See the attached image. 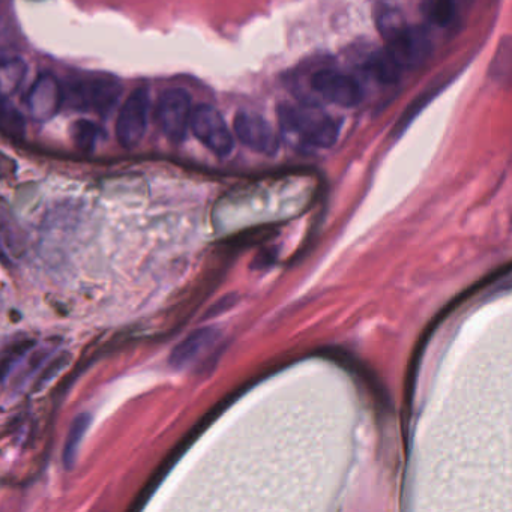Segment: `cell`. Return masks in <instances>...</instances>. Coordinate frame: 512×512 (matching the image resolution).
<instances>
[{"mask_svg": "<svg viewBox=\"0 0 512 512\" xmlns=\"http://www.w3.org/2000/svg\"><path fill=\"white\" fill-rule=\"evenodd\" d=\"M64 86V106L74 112L107 116L121 100L124 86L113 74L86 73L71 76Z\"/></svg>", "mask_w": 512, "mask_h": 512, "instance_id": "6da1fadb", "label": "cell"}, {"mask_svg": "<svg viewBox=\"0 0 512 512\" xmlns=\"http://www.w3.org/2000/svg\"><path fill=\"white\" fill-rule=\"evenodd\" d=\"M281 127L313 148H331L341 131L340 119L308 104H284L278 110Z\"/></svg>", "mask_w": 512, "mask_h": 512, "instance_id": "7a4b0ae2", "label": "cell"}, {"mask_svg": "<svg viewBox=\"0 0 512 512\" xmlns=\"http://www.w3.org/2000/svg\"><path fill=\"white\" fill-rule=\"evenodd\" d=\"M379 32L386 43V53L401 68L415 67L427 55V37L421 29L410 28L397 11H383Z\"/></svg>", "mask_w": 512, "mask_h": 512, "instance_id": "3957f363", "label": "cell"}, {"mask_svg": "<svg viewBox=\"0 0 512 512\" xmlns=\"http://www.w3.org/2000/svg\"><path fill=\"white\" fill-rule=\"evenodd\" d=\"M191 112V97L185 89L170 88L161 92L155 109V118L161 133L170 142H184L190 130Z\"/></svg>", "mask_w": 512, "mask_h": 512, "instance_id": "277c9868", "label": "cell"}, {"mask_svg": "<svg viewBox=\"0 0 512 512\" xmlns=\"http://www.w3.org/2000/svg\"><path fill=\"white\" fill-rule=\"evenodd\" d=\"M151 98L143 86L134 89L119 110L116 137L124 148H134L142 142L148 130Z\"/></svg>", "mask_w": 512, "mask_h": 512, "instance_id": "5b68a950", "label": "cell"}, {"mask_svg": "<svg viewBox=\"0 0 512 512\" xmlns=\"http://www.w3.org/2000/svg\"><path fill=\"white\" fill-rule=\"evenodd\" d=\"M190 130L197 140L218 157H227L233 151L235 142L232 133L221 113L209 104L194 107L191 112Z\"/></svg>", "mask_w": 512, "mask_h": 512, "instance_id": "8992f818", "label": "cell"}, {"mask_svg": "<svg viewBox=\"0 0 512 512\" xmlns=\"http://www.w3.org/2000/svg\"><path fill=\"white\" fill-rule=\"evenodd\" d=\"M26 107L34 121H52L64 107V86L61 80L50 73L40 74L29 89Z\"/></svg>", "mask_w": 512, "mask_h": 512, "instance_id": "52a82bcc", "label": "cell"}, {"mask_svg": "<svg viewBox=\"0 0 512 512\" xmlns=\"http://www.w3.org/2000/svg\"><path fill=\"white\" fill-rule=\"evenodd\" d=\"M311 89L323 100L338 107H355L362 98L358 82L335 70L317 71L311 77Z\"/></svg>", "mask_w": 512, "mask_h": 512, "instance_id": "ba28073f", "label": "cell"}, {"mask_svg": "<svg viewBox=\"0 0 512 512\" xmlns=\"http://www.w3.org/2000/svg\"><path fill=\"white\" fill-rule=\"evenodd\" d=\"M233 128L239 142L244 143L251 151L268 157L277 154L280 140L269 122L262 116L242 110L235 116Z\"/></svg>", "mask_w": 512, "mask_h": 512, "instance_id": "9c48e42d", "label": "cell"}, {"mask_svg": "<svg viewBox=\"0 0 512 512\" xmlns=\"http://www.w3.org/2000/svg\"><path fill=\"white\" fill-rule=\"evenodd\" d=\"M220 337V332L217 328L206 326V328L197 329L191 332L187 338L181 341L175 349L170 353L169 364L175 370H182L187 368L188 365L193 364L202 353H205L209 347L214 346L215 341Z\"/></svg>", "mask_w": 512, "mask_h": 512, "instance_id": "30bf717a", "label": "cell"}, {"mask_svg": "<svg viewBox=\"0 0 512 512\" xmlns=\"http://www.w3.org/2000/svg\"><path fill=\"white\" fill-rule=\"evenodd\" d=\"M23 253L22 230L17 226L13 214L0 200V259L14 262Z\"/></svg>", "mask_w": 512, "mask_h": 512, "instance_id": "8fae6325", "label": "cell"}, {"mask_svg": "<svg viewBox=\"0 0 512 512\" xmlns=\"http://www.w3.org/2000/svg\"><path fill=\"white\" fill-rule=\"evenodd\" d=\"M28 76V64L22 58L0 59V97L11 98L19 94Z\"/></svg>", "mask_w": 512, "mask_h": 512, "instance_id": "7c38bea8", "label": "cell"}, {"mask_svg": "<svg viewBox=\"0 0 512 512\" xmlns=\"http://www.w3.org/2000/svg\"><path fill=\"white\" fill-rule=\"evenodd\" d=\"M91 424L92 416L89 413H80L74 419L73 424H71L67 440H65L64 454H62V460H64V466L67 469H73L76 466L83 437L88 433Z\"/></svg>", "mask_w": 512, "mask_h": 512, "instance_id": "4fadbf2b", "label": "cell"}, {"mask_svg": "<svg viewBox=\"0 0 512 512\" xmlns=\"http://www.w3.org/2000/svg\"><path fill=\"white\" fill-rule=\"evenodd\" d=\"M0 131L11 137H22L26 131L22 113L11 104V100L4 97H0Z\"/></svg>", "mask_w": 512, "mask_h": 512, "instance_id": "5bb4252c", "label": "cell"}, {"mask_svg": "<svg viewBox=\"0 0 512 512\" xmlns=\"http://www.w3.org/2000/svg\"><path fill=\"white\" fill-rule=\"evenodd\" d=\"M368 70L380 82L395 83L400 79L403 68L386 53V50H383L373 55V58L368 61Z\"/></svg>", "mask_w": 512, "mask_h": 512, "instance_id": "9a60e30c", "label": "cell"}, {"mask_svg": "<svg viewBox=\"0 0 512 512\" xmlns=\"http://www.w3.org/2000/svg\"><path fill=\"white\" fill-rule=\"evenodd\" d=\"M34 344V341L25 338V340L14 341L10 346L0 350V380H4L13 370L14 365L19 364L23 356L28 355Z\"/></svg>", "mask_w": 512, "mask_h": 512, "instance_id": "2e32d148", "label": "cell"}, {"mask_svg": "<svg viewBox=\"0 0 512 512\" xmlns=\"http://www.w3.org/2000/svg\"><path fill=\"white\" fill-rule=\"evenodd\" d=\"M104 131L100 125L86 119H80L73 125V139L83 151H92L103 137Z\"/></svg>", "mask_w": 512, "mask_h": 512, "instance_id": "e0dca14e", "label": "cell"}, {"mask_svg": "<svg viewBox=\"0 0 512 512\" xmlns=\"http://www.w3.org/2000/svg\"><path fill=\"white\" fill-rule=\"evenodd\" d=\"M71 355L68 352L61 353V355L55 356L46 367L41 371L40 376H38L37 382L34 385V391L38 392L41 389L47 388L50 382H52L55 377L59 376L62 370L70 364Z\"/></svg>", "mask_w": 512, "mask_h": 512, "instance_id": "ac0fdd59", "label": "cell"}, {"mask_svg": "<svg viewBox=\"0 0 512 512\" xmlns=\"http://www.w3.org/2000/svg\"><path fill=\"white\" fill-rule=\"evenodd\" d=\"M455 13L454 0H434L431 5V19L436 25L446 26L451 22Z\"/></svg>", "mask_w": 512, "mask_h": 512, "instance_id": "d6986e66", "label": "cell"}, {"mask_svg": "<svg viewBox=\"0 0 512 512\" xmlns=\"http://www.w3.org/2000/svg\"><path fill=\"white\" fill-rule=\"evenodd\" d=\"M11 169H13V163H10L4 155H0V176L11 172Z\"/></svg>", "mask_w": 512, "mask_h": 512, "instance_id": "ffe728a7", "label": "cell"}, {"mask_svg": "<svg viewBox=\"0 0 512 512\" xmlns=\"http://www.w3.org/2000/svg\"><path fill=\"white\" fill-rule=\"evenodd\" d=\"M0 2H2V0H0Z\"/></svg>", "mask_w": 512, "mask_h": 512, "instance_id": "44dd1931", "label": "cell"}]
</instances>
